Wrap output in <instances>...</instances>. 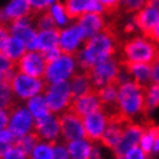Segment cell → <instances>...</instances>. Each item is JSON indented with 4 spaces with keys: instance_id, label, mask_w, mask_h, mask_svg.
I'll return each instance as SVG.
<instances>
[{
    "instance_id": "15",
    "label": "cell",
    "mask_w": 159,
    "mask_h": 159,
    "mask_svg": "<svg viewBox=\"0 0 159 159\" xmlns=\"http://www.w3.org/2000/svg\"><path fill=\"white\" fill-rule=\"evenodd\" d=\"M85 128V140L89 143L100 142L107 127V112L98 111V112L90 113L86 117L82 119Z\"/></svg>"
},
{
    "instance_id": "9",
    "label": "cell",
    "mask_w": 159,
    "mask_h": 159,
    "mask_svg": "<svg viewBox=\"0 0 159 159\" xmlns=\"http://www.w3.org/2000/svg\"><path fill=\"white\" fill-rule=\"evenodd\" d=\"M75 59L70 55H59L57 59L50 62L46 69V81L49 84H57L61 81H66L74 73Z\"/></svg>"
},
{
    "instance_id": "4",
    "label": "cell",
    "mask_w": 159,
    "mask_h": 159,
    "mask_svg": "<svg viewBox=\"0 0 159 159\" xmlns=\"http://www.w3.org/2000/svg\"><path fill=\"white\" fill-rule=\"evenodd\" d=\"M85 74L89 77L92 85L97 89L109 84L119 86L123 84V71L119 61H116L115 57L92 66L88 71H85Z\"/></svg>"
},
{
    "instance_id": "23",
    "label": "cell",
    "mask_w": 159,
    "mask_h": 159,
    "mask_svg": "<svg viewBox=\"0 0 159 159\" xmlns=\"http://www.w3.org/2000/svg\"><path fill=\"white\" fill-rule=\"evenodd\" d=\"M3 54L6 55L7 58H10L11 61L14 62H19V59H20L23 55L27 53V46L26 43L22 41V39H19L16 37H11L7 39L4 47H3Z\"/></svg>"
},
{
    "instance_id": "18",
    "label": "cell",
    "mask_w": 159,
    "mask_h": 159,
    "mask_svg": "<svg viewBox=\"0 0 159 159\" xmlns=\"http://www.w3.org/2000/svg\"><path fill=\"white\" fill-rule=\"evenodd\" d=\"M119 65L121 70L125 71V74L129 75L132 81H136L143 86H148L151 84V65L131 62L123 58L119 59Z\"/></svg>"
},
{
    "instance_id": "35",
    "label": "cell",
    "mask_w": 159,
    "mask_h": 159,
    "mask_svg": "<svg viewBox=\"0 0 159 159\" xmlns=\"http://www.w3.org/2000/svg\"><path fill=\"white\" fill-rule=\"evenodd\" d=\"M27 2L30 3L35 16H37V15H41L42 12H45L46 10H49L51 7L49 3H47V0H27Z\"/></svg>"
},
{
    "instance_id": "26",
    "label": "cell",
    "mask_w": 159,
    "mask_h": 159,
    "mask_svg": "<svg viewBox=\"0 0 159 159\" xmlns=\"http://www.w3.org/2000/svg\"><path fill=\"white\" fill-rule=\"evenodd\" d=\"M27 109L30 111V113L33 115L34 119H42L51 115L49 108H47L46 98L42 94H38V96L30 98L27 101Z\"/></svg>"
},
{
    "instance_id": "19",
    "label": "cell",
    "mask_w": 159,
    "mask_h": 159,
    "mask_svg": "<svg viewBox=\"0 0 159 159\" xmlns=\"http://www.w3.org/2000/svg\"><path fill=\"white\" fill-rule=\"evenodd\" d=\"M131 20L134 22L136 29L142 31L143 38H146L159 22V12L154 8H150V7H143L140 11L132 15Z\"/></svg>"
},
{
    "instance_id": "12",
    "label": "cell",
    "mask_w": 159,
    "mask_h": 159,
    "mask_svg": "<svg viewBox=\"0 0 159 159\" xmlns=\"http://www.w3.org/2000/svg\"><path fill=\"white\" fill-rule=\"evenodd\" d=\"M146 131V123H131L127 125V128L123 132V136L119 142V144L116 146V148L113 150V154L116 158H124L127 152L136 147L140 143L142 135Z\"/></svg>"
},
{
    "instance_id": "17",
    "label": "cell",
    "mask_w": 159,
    "mask_h": 159,
    "mask_svg": "<svg viewBox=\"0 0 159 159\" xmlns=\"http://www.w3.org/2000/svg\"><path fill=\"white\" fill-rule=\"evenodd\" d=\"M33 131H35L39 135L42 142H46V143L57 142V138L61 134L59 132L57 116H53V115H49V116L42 117V119H34Z\"/></svg>"
},
{
    "instance_id": "47",
    "label": "cell",
    "mask_w": 159,
    "mask_h": 159,
    "mask_svg": "<svg viewBox=\"0 0 159 159\" xmlns=\"http://www.w3.org/2000/svg\"><path fill=\"white\" fill-rule=\"evenodd\" d=\"M90 159H101V157H100V151H98L96 147L92 150V155H90Z\"/></svg>"
},
{
    "instance_id": "42",
    "label": "cell",
    "mask_w": 159,
    "mask_h": 159,
    "mask_svg": "<svg viewBox=\"0 0 159 159\" xmlns=\"http://www.w3.org/2000/svg\"><path fill=\"white\" fill-rule=\"evenodd\" d=\"M146 39H148V41L154 42L155 45H158V46H159V22L157 23V26L154 27V30L151 31V33L146 37Z\"/></svg>"
},
{
    "instance_id": "21",
    "label": "cell",
    "mask_w": 159,
    "mask_h": 159,
    "mask_svg": "<svg viewBox=\"0 0 159 159\" xmlns=\"http://www.w3.org/2000/svg\"><path fill=\"white\" fill-rule=\"evenodd\" d=\"M61 29L46 30L42 33H38L37 37V51L39 53H46L51 49H55L59 43V37H61Z\"/></svg>"
},
{
    "instance_id": "16",
    "label": "cell",
    "mask_w": 159,
    "mask_h": 159,
    "mask_svg": "<svg viewBox=\"0 0 159 159\" xmlns=\"http://www.w3.org/2000/svg\"><path fill=\"white\" fill-rule=\"evenodd\" d=\"M85 41V34L82 29L78 25L71 26L70 29L63 30L59 37V49H61L62 54L70 55L74 58V55L77 54V46L80 45V42Z\"/></svg>"
},
{
    "instance_id": "43",
    "label": "cell",
    "mask_w": 159,
    "mask_h": 159,
    "mask_svg": "<svg viewBox=\"0 0 159 159\" xmlns=\"http://www.w3.org/2000/svg\"><path fill=\"white\" fill-rule=\"evenodd\" d=\"M151 84H159V62L151 66Z\"/></svg>"
},
{
    "instance_id": "36",
    "label": "cell",
    "mask_w": 159,
    "mask_h": 159,
    "mask_svg": "<svg viewBox=\"0 0 159 159\" xmlns=\"http://www.w3.org/2000/svg\"><path fill=\"white\" fill-rule=\"evenodd\" d=\"M3 159H27V154L23 152L16 146H12L7 151V154L3 157Z\"/></svg>"
},
{
    "instance_id": "7",
    "label": "cell",
    "mask_w": 159,
    "mask_h": 159,
    "mask_svg": "<svg viewBox=\"0 0 159 159\" xmlns=\"http://www.w3.org/2000/svg\"><path fill=\"white\" fill-rule=\"evenodd\" d=\"M47 62L39 51H27L16 63V71L38 80H46Z\"/></svg>"
},
{
    "instance_id": "41",
    "label": "cell",
    "mask_w": 159,
    "mask_h": 159,
    "mask_svg": "<svg viewBox=\"0 0 159 159\" xmlns=\"http://www.w3.org/2000/svg\"><path fill=\"white\" fill-rule=\"evenodd\" d=\"M8 124H10V113L0 109V131L8 128Z\"/></svg>"
},
{
    "instance_id": "46",
    "label": "cell",
    "mask_w": 159,
    "mask_h": 159,
    "mask_svg": "<svg viewBox=\"0 0 159 159\" xmlns=\"http://www.w3.org/2000/svg\"><path fill=\"white\" fill-rule=\"evenodd\" d=\"M152 152H159V125H158L157 139H155V144H154V151H152Z\"/></svg>"
},
{
    "instance_id": "14",
    "label": "cell",
    "mask_w": 159,
    "mask_h": 159,
    "mask_svg": "<svg viewBox=\"0 0 159 159\" xmlns=\"http://www.w3.org/2000/svg\"><path fill=\"white\" fill-rule=\"evenodd\" d=\"M63 11L67 19L77 20L89 12L102 14V7L98 0H65Z\"/></svg>"
},
{
    "instance_id": "33",
    "label": "cell",
    "mask_w": 159,
    "mask_h": 159,
    "mask_svg": "<svg viewBox=\"0 0 159 159\" xmlns=\"http://www.w3.org/2000/svg\"><path fill=\"white\" fill-rule=\"evenodd\" d=\"M146 4V0H121V12L123 14H136Z\"/></svg>"
},
{
    "instance_id": "40",
    "label": "cell",
    "mask_w": 159,
    "mask_h": 159,
    "mask_svg": "<svg viewBox=\"0 0 159 159\" xmlns=\"http://www.w3.org/2000/svg\"><path fill=\"white\" fill-rule=\"evenodd\" d=\"M0 140H3V142H7V143H11V144H14L16 139L14 138V135L11 134V131H10L8 128H6V129H2V131H0Z\"/></svg>"
},
{
    "instance_id": "34",
    "label": "cell",
    "mask_w": 159,
    "mask_h": 159,
    "mask_svg": "<svg viewBox=\"0 0 159 159\" xmlns=\"http://www.w3.org/2000/svg\"><path fill=\"white\" fill-rule=\"evenodd\" d=\"M51 14H53V18H54V20L57 22V25H65V23L67 22V18H66V15H65V11H63V4H61V3L58 2H55L53 6H51Z\"/></svg>"
},
{
    "instance_id": "31",
    "label": "cell",
    "mask_w": 159,
    "mask_h": 159,
    "mask_svg": "<svg viewBox=\"0 0 159 159\" xmlns=\"http://www.w3.org/2000/svg\"><path fill=\"white\" fill-rule=\"evenodd\" d=\"M51 8V7H50ZM46 10L45 12L41 14L38 22H37V29L35 31L37 33H42V31H46V30H53V29H58L57 26V22L54 20L53 18V14H51V10Z\"/></svg>"
},
{
    "instance_id": "29",
    "label": "cell",
    "mask_w": 159,
    "mask_h": 159,
    "mask_svg": "<svg viewBox=\"0 0 159 159\" xmlns=\"http://www.w3.org/2000/svg\"><path fill=\"white\" fill-rule=\"evenodd\" d=\"M144 97H146V116H147L148 112L159 107V84H150L148 86H146Z\"/></svg>"
},
{
    "instance_id": "32",
    "label": "cell",
    "mask_w": 159,
    "mask_h": 159,
    "mask_svg": "<svg viewBox=\"0 0 159 159\" xmlns=\"http://www.w3.org/2000/svg\"><path fill=\"white\" fill-rule=\"evenodd\" d=\"M98 3L102 7V14L108 16L117 15L121 10V0H98Z\"/></svg>"
},
{
    "instance_id": "22",
    "label": "cell",
    "mask_w": 159,
    "mask_h": 159,
    "mask_svg": "<svg viewBox=\"0 0 159 159\" xmlns=\"http://www.w3.org/2000/svg\"><path fill=\"white\" fill-rule=\"evenodd\" d=\"M70 88H71V97L74 100V98L90 92L94 86L92 85L89 77L85 73H82V71H78L77 73V71H74L70 77Z\"/></svg>"
},
{
    "instance_id": "5",
    "label": "cell",
    "mask_w": 159,
    "mask_h": 159,
    "mask_svg": "<svg viewBox=\"0 0 159 159\" xmlns=\"http://www.w3.org/2000/svg\"><path fill=\"white\" fill-rule=\"evenodd\" d=\"M49 86L50 84L46 80H38L22 73H16L11 80V88H12L15 96L20 100L27 101L38 94L45 93Z\"/></svg>"
},
{
    "instance_id": "10",
    "label": "cell",
    "mask_w": 159,
    "mask_h": 159,
    "mask_svg": "<svg viewBox=\"0 0 159 159\" xmlns=\"http://www.w3.org/2000/svg\"><path fill=\"white\" fill-rule=\"evenodd\" d=\"M34 16L33 8L27 0H11L0 14V22L10 27L22 20H31Z\"/></svg>"
},
{
    "instance_id": "38",
    "label": "cell",
    "mask_w": 159,
    "mask_h": 159,
    "mask_svg": "<svg viewBox=\"0 0 159 159\" xmlns=\"http://www.w3.org/2000/svg\"><path fill=\"white\" fill-rule=\"evenodd\" d=\"M53 150H54V159H70L69 152H67V148L65 146L55 144L53 147Z\"/></svg>"
},
{
    "instance_id": "28",
    "label": "cell",
    "mask_w": 159,
    "mask_h": 159,
    "mask_svg": "<svg viewBox=\"0 0 159 159\" xmlns=\"http://www.w3.org/2000/svg\"><path fill=\"white\" fill-rule=\"evenodd\" d=\"M16 73V62L11 61L3 53H0V82L11 81Z\"/></svg>"
},
{
    "instance_id": "37",
    "label": "cell",
    "mask_w": 159,
    "mask_h": 159,
    "mask_svg": "<svg viewBox=\"0 0 159 159\" xmlns=\"http://www.w3.org/2000/svg\"><path fill=\"white\" fill-rule=\"evenodd\" d=\"M11 37V33H10V27L4 25L3 22H0V53L3 51V47H4L7 39Z\"/></svg>"
},
{
    "instance_id": "20",
    "label": "cell",
    "mask_w": 159,
    "mask_h": 159,
    "mask_svg": "<svg viewBox=\"0 0 159 159\" xmlns=\"http://www.w3.org/2000/svg\"><path fill=\"white\" fill-rule=\"evenodd\" d=\"M75 25H78L82 29V31L85 34V41H86V39L100 34L102 29L105 27L107 22L104 16H102V14L89 12V14H85L84 16H81L80 19H77Z\"/></svg>"
},
{
    "instance_id": "13",
    "label": "cell",
    "mask_w": 159,
    "mask_h": 159,
    "mask_svg": "<svg viewBox=\"0 0 159 159\" xmlns=\"http://www.w3.org/2000/svg\"><path fill=\"white\" fill-rule=\"evenodd\" d=\"M33 128H34V117L27 108L18 107L16 109H14L10 113L8 129L11 131V134L14 135L15 139L25 136V135L31 132Z\"/></svg>"
},
{
    "instance_id": "49",
    "label": "cell",
    "mask_w": 159,
    "mask_h": 159,
    "mask_svg": "<svg viewBox=\"0 0 159 159\" xmlns=\"http://www.w3.org/2000/svg\"><path fill=\"white\" fill-rule=\"evenodd\" d=\"M116 159H125V158H116Z\"/></svg>"
},
{
    "instance_id": "11",
    "label": "cell",
    "mask_w": 159,
    "mask_h": 159,
    "mask_svg": "<svg viewBox=\"0 0 159 159\" xmlns=\"http://www.w3.org/2000/svg\"><path fill=\"white\" fill-rule=\"evenodd\" d=\"M97 90H98L97 88H93L90 92L82 94V96H80L77 98H74L66 111L77 115V116L81 117V119L86 117L90 113L98 112V111H104L100 98H98Z\"/></svg>"
},
{
    "instance_id": "25",
    "label": "cell",
    "mask_w": 159,
    "mask_h": 159,
    "mask_svg": "<svg viewBox=\"0 0 159 159\" xmlns=\"http://www.w3.org/2000/svg\"><path fill=\"white\" fill-rule=\"evenodd\" d=\"M66 148L70 159H90L93 147L88 140L82 139V140H74L66 143Z\"/></svg>"
},
{
    "instance_id": "24",
    "label": "cell",
    "mask_w": 159,
    "mask_h": 159,
    "mask_svg": "<svg viewBox=\"0 0 159 159\" xmlns=\"http://www.w3.org/2000/svg\"><path fill=\"white\" fill-rule=\"evenodd\" d=\"M18 101L15 100V93L11 88V81L0 82V109L11 113L18 108Z\"/></svg>"
},
{
    "instance_id": "1",
    "label": "cell",
    "mask_w": 159,
    "mask_h": 159,
    "mask_svg": "<svg viewBox=\"0 0 159 159\" xmlns=\"http://www.w3.org/2000/svg\"><path fill=\"white\" fill-rule=\"evenodd\" d=\"M121 46L123 42L119 34L117 23L115 20L107 22L100 34L84 41L82 49L74 55L75 65L80 67V71L85 73L97 63L113 58Z\"/></svg>"
},
{
    "instance_id": "8",
    "label": "cell",
    "mask_w": 159,
    "mask_h": 159,
    "mask_svg": "<svg viewBox=\"0 0 159 159\" xmlns=\"http://www.w3.org/2000/svg\"><path fill=\"white\" fill-rule=\"evenodd\" d=\"M57 120L59 125V132L66 143L85 139L84 123H82V119L78 117L77 115L65 111L62 115H58Z\"/></svg>"
},
{
    "instance_id": "48",
    "label": "cell",
    "mask_w": 159,
    "mask_h": 159,
    "mask_svg": "<svg viewBox=\"0 0 159 159\" xmlns=\"http://www.w3.org/2000/svg\"><path fill=\"white\" fill-rule=\"evenodd\" d=\"M55 2H57V0H47V3H49L50 6H51V3H55Z\"/></svg>"
},
{
    "instance_id": "6",
    "label": "cell",
    "mask_w": 159,
    "mask_h": 159,
    "mask_svg": "<svg viewBox=\"0 0 159 159\" xmlns=\"http://www.w3.org/2000/svg\"><path fill=\"white\" fill-rule=\"evenodd\" d=\"M45 98L50 113L66 111L73 101L70 82L66 80V81H61L57 84H51L45 92Z\"/></svg>"
},
{
    "instance_id": "3",
    "label": "cell",
    "mask_w": 159,
    "mask_h": 159,
    "mask_svg": "<svg viewBox=\"0 0 159 159\" xmlns=\"http://www.w3.org/2000/svg\"><path fill=\"white\" fill-rule=\"evenodd\" d=\"M120 58L152 66L154 63L159 62V46L143 37L129 38L123 42Z\"/></svg>"
},
{
    "instance_id": "44",
    "label": "cell",
    "mask_w": 159,
    "mask_h": 159,
    "mask_svg": "<svg viewBox=\"0 0 159 159\" xmlns=\"http://www.w3.org/2000/svg\"><path fill=\"white\" fill-rule=\"evenodd\" d=\"M12 146L14 144H11V143H7V142L0 140V159H3V157L7 154V151H8Z\"/></svg>"
},
{
    "instance_id": "45",
    "label": "cell",
    "mask_w": 159,
    "mask_h": 159,
    "mask_svg": "<svg viewBox=\"0 0 159 159\" xmlns=\"http://www.w3.org/2000/svg\"><path fill=\"white\" fill-rule=\"evenodd\" d=\"M144 7H150V8H154L159 12V0H146Z\"/></svg>"
},
{
    "instance_id": "39",
    "label": "cell",
    "mask_w": 159,
    "mask_h": 159,
    "mask_svg": "<svg viewBox=\"0 0 159 159\" xmlns=\"http://www.w3.org/2000/svg\"><path fill=\"white\" fill-rule=\"evenodd\" d=\"M124 158L125 159H146L147 155L143 152L140 147L136 146V147H134V148H131L128 152H127V155H125Z\"/></svg>"
},
{
    "instance_id": "2",
    "label": "cell",
    "mask_w": 159,
    "mask_h": 159,
    "mask_svg": "<svg viewBox=\"0 0 159 159\" xmlns=\"http://www.w3.org/2000/svg\"><path fill=\"white\" fill-rule=\"evenodd\" d=\"M146 86L136 81H125L119 88V111L132 119L135 115L146 116Z\"/></svg>"
},
{
    "instance_id": "27",
    "label": "cell",
    "mask_w": 159,
    "mask_h": 159,
    "mask_svg": "<svg viewBox=\"0 0 159 159\" xmlns=\"http://www.w3.org/2000/svg\"><path fill=\"white\" fill-rule=\"evenodd\" d=\"M39 143H42V139L39 138V135L35 132V131H31V132L25 135V136L16 139L14 143V146H16L18 148H20L23 152H26L27 155H30Z\"/></svg>"
},
{
    "instance_id": "30",
    "label": "cell",
    "mask_w": 159,
    "mask_h": 159,
    "mask_svg": "<svg viewBox=\"0 0 159 159\" xmlns=\"http://www.w3.org/2000/svg\"><path fill=\"white\" fill-rule=\"evenodd\" d=\"M57 143H46L42 142L33 150L30 154V159H54V150L53 147Z\"/></svg>"
}]
</instances>
